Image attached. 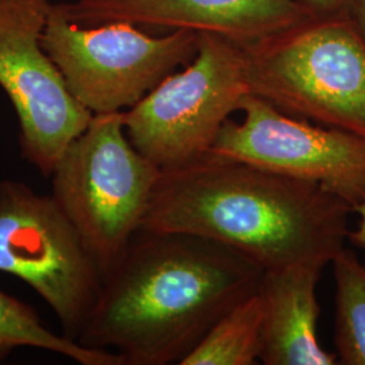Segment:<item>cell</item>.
Listing matches in <instances>:
<instances>
[{
    "instance_id": "1",
    "label": "cell",
    "mask_w": 365,
    "mask_h": 365,
    "mask_svg": "<svg viewBox=\"0 0 365 365\" xmlns=\"http://www.w3.org/2000/svg\"><path fill=\"white\" fill-rule=\"evenodd\" d=\"M262 276L257 262L209 238L140 230L103 279L78 342L125 365L180 364Z\"/></svg>"
},
{
    "instance_id": "2",
    "label": "cell",
    "mask_w": 365,
    "mask_h": 365,
    "mask_svg": "<svg viewBox=\"0 0 365 365\" xmlns=\"http://www.w3.org/2000/svg\"><path fill=\"white\" fill-rule=\"evenodd\" d=\"M351 212L318 184L207 153L161 170L141 230L200 235L264 271L327 267L345 248Z\"/></svg>"
},
{
    "instance_id": "3",
    "label": "cell",
    "mask_w": 365,
    "mask_h": 365,
    "mask_svg": "<svg viewBox=\"0 0 365 365\" xmlns=\"http://www.w3.org/2000/svg\"><path fill=\"white\" fill-rule=\"evenodd\" d=\"M241 49L250 95L365 138V38L349 14L312 18Z\"/></svg>"
},
{
    "instance_id": "4",
    "label": "cell",
    "mask_w": 365,
    "mask_h": 365,
    "mask_svg": "<svg viewBox=\"0 0 365 365\" xmlns=\"http://www.w3.org/2000/svg\"><path fill=\"white\" fill-rule=\"evenodd\" d=\"M161 170L131 144L123 111L93 114L68 145L51 179L105 279L143 229Z\"/></svg>"
},
{
    "instance_id": "5",
    "label": "cell",
    "mask_w": 365,
    "mask_h": 365,
    "mask_svg": "<svg viewBox=\"0 0 365 365\" xmlns=\"http://www.w3.org/2000/svg\"><path fill=\"white\" fill-rule=\"evenodd\" d=\"M247 95L242 49L205 33L191 63L123 111L125 130L140 153L172 170L210 153Z\"/></svg>"
},
{
    "instance_id": "6",
    "label": "cell",
    "mask_w": 365,
    "mask_h": 365,
    "mask_svg": "<svg viewBox=\"0 0 365 365\" xmlns=\"http://www.w3.org/2000/svg\"><path fill=\"white\" fill-rule=\"evenodd\" d=\"M200 34L172 30L153 37L130 24L83 27L53 3L42 48L71 93L92 114L126 111L192 61Z\"/></svg>"
},
{
    "instance_id": "7",
    "label": "cell",
    "mask_w": 365,
    "mask_h": 365,
    "mask_svg": "<svg viewBox=\"0 0 365 365\" xmlns=\"http://www.w3.org/2000/svg\"><path fill=\"white\" fill-rule=\"evenodd\" d=\"M0 272L33 288L66 339L78 341L101 297L103 277L78 229L53 195L0 182Z\"/></svg>"
},
{
    "instance_id": "8",
    "label": "cell",
    "mask_w": 365,
    "mask_h": 365,
    "mask_svg": "<svg viewBox=\"0 0 365 365\" xmlns=\"http://www.w3.org/2000/svg\"><path fill=\"white\" fill-rule=\"evenodd\" d=\"M52 6L51 0H0V87L18 118L21 156L43 178H51L93 117L42 48Z\"/></svg>"
},
{
    "instance_id": "9",
    "label": "cell",
    "mask_w": 365,
    "mask_h": 365,
    "mask_svg": "<svg viewBox=\"0 0 365 365\" xmlns=\"http://www.w3.org/2000/svg\"><path fill=\"white\" fill-rule=\"evenodd\" d=\"M241 122L227 119L210 153L314 182L348 202L365 199V138L313 125L247 95Z\"/></svg>"
},
{
    "instance_id": "10",
    "label": "cell",
    "mask_w": 365,
    "mask_h": 365,
    "mask_svg": "<svg viewBox=\"0 0 365 365\" xmlns=\"http://www.w3.org/2000/svg\"><path fill=\"white\" fill-rule=\"evenodd\" d=\"M76 26H134L217 34L245 48L315 18L291 0H73L57 3Z\"/></svg>"
},
{
    "instance_id": "11",
    "label": "cell",
    "mask_w": 365,
    "mask_h": 365,
    "mask_svg": "<svg viewBox=\"0 0 365 365\" xmlns=\"http://www.w3.org/2000/svg\"><path fill=\"white\" fill-rule=\"evenodd\" d=\"M325 267L294 264L264 271L260 361L265 365H334L318 339L317 286Z\"/></svg>"
},
{
    "instance_id": "12",
    "label": "cell",
    "mask_w": 365,
    "mask_h": 365,
    "mask_svg": "<svg viewBox=\"0 0 365 365\" xmlns=\"http://www.w3.org/2000/svg\"><path fill=\"white\" fill-rule=\"evenodd\" d=\"M21 348L57 353L81 365H125L118 353L90 349L53 333L30 304L0 289V364Z\"/></svg>"
},
{
    "instance_id": "13",
    "label": "cell",
    "mask_w": 365,
    "mask_h": 365,
    "mask_svg": "<svg viewBox=\"0 0 365 365\" xmlns=\"http://www.w3.org/2000/svg\"><path fill=\"white\" fill-rule=\"evenodd\" d=\"M262 299L255 292L211 327L180 365H253L260 360Z\"/></svg>"
},
{
    "instance_id": "14",
    "label": "cell",
    "mask_w": 365,
    "mask_h": 365,
    "mask_svg": "<svg viewBox=\"0 0 365 365\" xmlns=\"http://www.w3.org/2000/svg\"><path fill=\"white\" fill-rule=\"evenodd\" d=\"M330 264L336 283L334 345L339 363L365 365V265L346 248Z\"/></svg>"
},
{
    "instance_id": "15",
    "label": "cell",
    "mask_w": 365,
    "mask_h": 365,
    "mask_svg": "<svg viewBox=\"0 0 365 365\" xmlns=\"http://www.w3.org/2000/svg\"><path fill=\"white\" fill-rule=\"evenodd\" d=\"M315 18L349 14L352 0H291Z\"/></svg>"
},
{
    "instance_id": "16",
    "label": "cell",
    "mask_w": 365,
    "mask_h": 365,
    "mask_svg": "<svg viewBox=\"0 0 365 365\" xmlns=\"http://www.w3.org/2000/svg\"><path fill=\"white\" fill-rule=\"evenodd\" d=\"M353 212L359 215V222L353 230H349L348 240L354 247L365 248V199L353 209Z\"/></svg>"
},
{
    "instance_id": "17",
    "label": "cell",
    "mask_w": 365,
    "mask_h": 365,
    "mask_svg": "<svg viewBox=\"0 0 365 365\" xmlns=\"http://www.w3.org/2000/svg\"><path fill=\"white\" fill-rule=\"evenodd\" d=\"M349 15L365 38V0H352Z\"/></svg>"
}]
</instances>
